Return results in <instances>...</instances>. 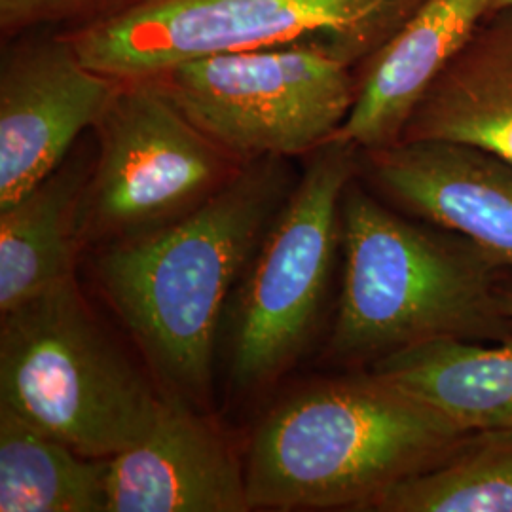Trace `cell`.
<instances>
[{
  "label": "cell",
  "mask_w": 512,
  "mask_h": 512,
  "mask_svg": "<svg viewBox=\"0 0 512 512\" xmlns=\"http://www.w3.org/2000/svg\"><path fill=\"white\" fill-rule=\"evenodd\" d=\"M511 4L512 0H495V8H503V6H511Z\"/></svg>",
  "instance_id": "ffe728a7"
},
{
  "label": "cell",
  "mask_w": 512,
  "mask_h": 512,
  "mask_svg": "<svg viewBox=\"0 0 512 512\" xmlns=\"http://www.w3.org/2000/svg\"><path fill=\"white\" fill-rule=\"evenodd\" d=\"M368 370L465 431L512 429V336L501 342L433 340L391 353Z\"/></svg>",
  "instance_id": "9a60e30c"
},
{
  "label": "cell",
  "mask_w": 512,
  "mask_h": 512,
  "mask_svg": "<svg viewBox=\"0 0 512 512\" xmlns=\"http://www.w3.org/2000/svg\"><path fill=\"white\" fill-rule=\"evenodd\" d=\"M374 512H512V429L473 431L431 469L380 495Z\"/></svg>",
  "instance_id": "e0dca14e"
},
{
  "label": "cell",
  "mask_w": 512,
  "mask_h": 512,
  "mask_svg": "<svg viewBox=\"0 0 512 512\" xmlns=\"http://www.w3.org/2000/svg\"><path fill=\"white\" fill-rule=\"evenodd\" d=\"M298 177L264 156L183 220L93 253V277L167 393L203 406L239 279Z\"/></svg>",
  "instance_id": "6da1fadb"
},
{
  "label": "cell",
  "mask_w": 512,
  "mask_h": 512,
  "mask_svg": "<svg viewBox=\"0 0 512 512\" xmlns=\"http://www.w3.org/2000/svg\"><path fill=\"white\" fill-rule=\"evenodd\" d=\"M304 158L224 315L228 376L238 391L272 384L304 355L342 249V198L359 175V148L334 137Z\"/></svg>",
  "instance_id": "8992f818"
},
{
  "label": "cell",
  "mask_w": 512,
  "mask_h": 512,
  "mask_svg": "<svg viewBox=\"0 0 512 512\" xmlns=\"http://www.w3.org/2000/svg\"><path fill=\"white\" fill-rule=\"evenodd\" d=\"M421 0H141L126 12L61 29L112 78H145L207 55L306 48L359 67Z\"/></svg>",
  "instance_id": "5b68a950"
},
{
  "label": "cell",
  "mask_w": 512,
  "mask_h": 512,
  "mask_svg": "<svg viewBox=\"0 0 512 512\" xmlns=\"http://www.w3.org/2000/svg\"><path fill=\"white\" fill-rule=\"evenodd\" d=\"M118 82L92 69L61 29L2 40L0 209L65 162Z\"/></svg>",
  "instance_id": "9c48e42d"
},
{
  "label": "cell",
  "mask_w": 512,
  "mask_h": 512,
  "mask_svg": "<svg viewBox=\"0 0 512 512\" xmlns=\"http://www.w3.org/2000/svg\"><path fill=\"white\" fill-rule=\"evenodd\" d=\"M196 404L164 393L147 435L109 461V512H245V461Z\"/></svg>",
  "instance_id": "8fae6325"
},
{
  "label": "cell",
  "mask_w": 512,
  "mask_h": 512,
  "mask_svg": "<svg viewBox=\"0 0 512 512\" xmlns=\"http://www.w3.org/2000/svg\"><path fill=\"white\" fill-rule=\"evenodd\" d=\"M494 8L495 0H421L401 29L355 69V103L336 137L359 150L399 143L423 93Z\"/></svg>",
  "instance_id": "7c38bea8"
},
{
  "label": "cell",
  "mask_w": 512,
  "mask_h": 512,
  "mask_svg": "<svg viewBox=\"0 0 512 512\" xmlns=\"http://www.w3.org/2000/svg\"><path fill=\"white\" fill-rule=\"evenodd\" d=\"M0 315V403L88 458H114L147 435L164 395L74 277Z\"/></svg>",
  "instance_id": "277c9868"
},
{
  "label": "cell",
  "mask_w": 512,
  "mask_h": 512,
  "mask_svg": "<svg viewBox=\"0 0 512 512\" xmlns=\"http://www.w3.org/2000/svg\"><path fill=\"white\" fill-rule=\"evenodd\" d=\"M505 311L509 313V317H512V283L505 291Z\"/></svg>",
  "instance_id": "d6986e66"
},
{
  "label": "cell",
  "mask_w": 512,
  "mask_h": 512,
  "mask_svg": "<svg viewBox=\"0 0 512 512\" xmlns=\"http://www.w3.org/2000/svg\"><path fill=\"white\" fill-rule=\"evenodd\" d=\"M141 0H0L2 40L37 29H78L114 18Z\"/></svg>",
  "instance_id": "ac0fdd59"
},
{
  "label": "cell",
  "mask_w": 512,
  "mask_h": 512,
  "mask_svg": "<svg viewBox=\"0 0 512 512\" xmlns=\"http://www.w3.org/2000/svg\"><path fill=\"white\" fill-rule=\"evenodd\" d=\"M92 133L80 238L93 251L183 220L247 164L198 128L152 76L120 80Z\"/></svg>",
  "instance_id": "52a82bcc"
},
{
  "label": "cell",
  "mask_w": 512,
  "mask_h": 512,
  "mask_svg": "<svg viewBox=\"0 0 512 512\" xmlns=\"http://www.w3.org/2000/svg\"><path fill=\"white\" fill-rule=\"evenodd\" d=\"M469 433L370 370L306 385L256 427L245 459L249 503L368 511Z\"/></svg>",
  "instance_id": "3957f363"
},
{
  "label": "cell",
  "mask_w": 512,
  "mask_h": 512,
  "mask_svg": "<svg viewBox=\"0 0 512 512\" xmlns=\"http://www.w3.org/2000/svg\"><path fill=\"white\" fill-rule=\"evenodd\" d=\"M344 285L327 357L370 366L433 340L512 336V270L475 241L395 209L357 175L342 198Z\"/></svg>",
  "instance_id": "7a4b0ae2"
},
{
  "label": "cell",
  "mask_w": 512,
  "mask_h": 512,
  "mask_svg": "<svg viewBox=\"0 0 512 512\" xmlns=\"http://www.w3.org/2000/svg\"><path fill=\"white\" fill-rule=\"evenodd\" d=\"M109 461L78 454L0 403V511L109 512Z\"/></svg>",
  "instance_id": "2e32d148"
},
{
  "label": "cell",
  "mask_w": 512,
  "mask_h": 512,
  "mask_svg": "<svg viewBox=\"0 0 512 512\" xmlns=\"http://www.w3.org/2000/svg\"><path fill=\"white\" fill-rule=\"evenodd\" d=\"M401 141H452L512 164V4L495 8L412 112Z\"/></svg>",
  "instance_id": "4fadbf2b"
},
{
  "label": "cell",
  "mask_w": 512,
  "mask_h": 512,
  "mask_svg": "<svg viewBox=\"0 0 512 512\" xmlns=\"http://www.w3.org/2000/svg\"><path fill=\"white\" fill-rule=\"evenodd\" d=\"M359 177L416 219L458 232L512 270V164L452 141L359 150Z\"/></svg>",
  "instance_id": "30bf717a"
},
{
  "label": "cell",
  "mask_w": 512,
  "mask_h": 512,
  "mask_svg": "<svg viewBox=\"0 0 512 512\" xmlns=\"http://www.w3.org/2000/svg\"><path fill=\"white\" fill-rule=\"evenodd\" d=\"M152 78L243 162L308 156L338 135L357 95L355 67L306 48L207 55Z\"/></svg>",
  "instance_id": "ba28073f"
},
{
  "label": "cell",
  "mask_w": 512,
  "mask_h": 512,
  "mask_svg": "<svg viewBox=\"0 0 512 512\" xmlns=\"http://www.w3.org/2000/svg\"><path fill=\"white\" fill-rule=\"evenodd\" d=\"M93 160L95 147L78 143L48 177L0 209V313L74 277Z\"/></svg>",
  "instance_id": "5bb4252c"
}]
</instances>
